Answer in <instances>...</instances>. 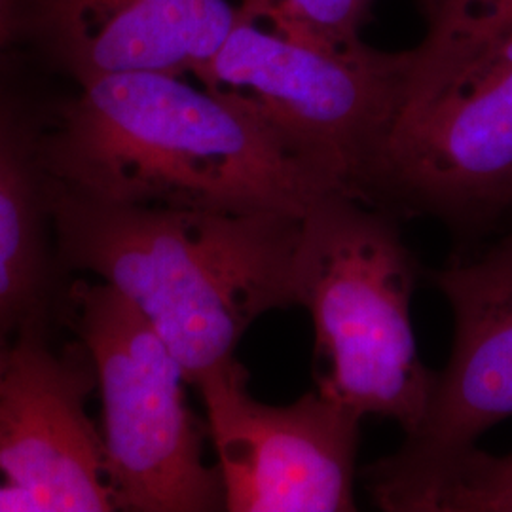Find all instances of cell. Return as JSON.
Listing matches in <instances>:
<instances>
[{
	"label": "cell",
	"instance_id": "5",
	"mask_svg": "<svg viewBox=\"0 0 512 512\" xmlns=\"http://www.w3.org/2000/svg\"><path fill=\"white\" fill-rule=\"evenodd\" d=\"M67 308L92 357L116 511H226L219 467L203 458V427L186 403L183 366L126 296L74 281Z\"/></svg>",
	"mask_w": 512,
	"mask_h": 512
},
{
	"label": "cell",
	"instance_id": "3",
	"mask_svg": "<svg viewBox=\"0 0 512 512\" xmlns=\"http://www.w3.org/2000/svg\"><path fill=\"white\" fill-rule=\"evenodd\" d=\"M420 262L397 219L336 190L302 217L298 308L315 330L317 391L361 418L423 425L437 372L421 363L412 325Z\"/></svg>",
	"mask_w": 512,
	"mask_h": 512
},
{
	"label": "cell",
	"instance_id": "7",
	"mask_svg": "<svg viewBox=\"0 0 512 512\" xmlns=\"http://www.w3.org/2000/svg\"><path fill=\"white\" fill-rule=\"evenodd\" d=\"M219 458L228 512H353L361 416L317 389L260 403L236 355L194 382Z\"/></svg>",
	"mask_w": 512,
	"mask_h": 512
},
{
	"label": "cell",
	"instance_id": "1",
	"mask_svg": "<svg viewBox=\"0 0 512 512\" xmlns=\"http://www.w3.org/2000/svg\"><path fill=\"white\" fill-rule=\"evenodd\" d=\"M42 158L59 188L124 205L304 217L346 192L251 103L175 74L78 84L42 135Z\"/></svg>",
	"mask_w": 512,
	"mask_h": 512
},
{
	"label": "cell",
	"instance_id": "8",
	"mask_svg": "<svg viewBox=\"0 0 512 512\" xmlns=\"http://www.w3.org/2000/svg\"><path fill=\"white\" fill-rule=\"evenodd\" d=\"M48 327L27 323L0 368V478L35 512L116 511L103 433L86 414L92 357L82 340L55 349Z\"/></svg>",
	"mask_w": 512,
	"mask_h": 512
},
{
	"label": "cell",
	"instance_id": "9",
	"mask_svg": "<svg viewBox=\"0 0 512 512\" xmlns=\"http://www.w3.org/2000/svg\"><path fill=\"white\" fill-rule=\"evenodd\" d=\"M429 279L450 304L454 346L420 431L404 442L458 450L512 416V215L488 238L452 251Z\"/></svg>",
	"mask_w": 512,
	"mask_h": 512
},
{
	"label": "cell",
	"instance_id": "6",
	"mask_svg": "<svg viewBox=\"0 0 512 512\" xmlns=\"http://www.w3.org/2000/svg\"><path fill=\"white\" fill-rule=\"evenodd\" d=\"M408 65L410 50L382 52L363 40L325 46L238 16L194 76L251 103L357 198L395 120Z\"/></svg>",
	"mask_w": 512,
	"mask_h": 512
},
{
	"label": "cell",
	"instance_id": "11",
	"mask_svg": "<svg viewBox=\"0 0 512 512\" xmlns=\"http://www.w3.org/2000/svg\"><path fill=\"white\" fill-rule=\"evenodd\" d=\"M42 135L0 99V368L19 330L65 308L69 274L57 255L55 184Z\"/></svg>",
	"mask_w": 512,
	"mask_h": 512
},
{
	"label": "cell",
	"instance_id": "13",
	"mask_svg": "<svg viewBox=\"0 0 512 512\" xmlns=\"http://www.w3.org/2000/svg\"><path fill=\"white\" fill-rule=\"evenodd\" d=\"M376 0H241L239 18L285 37L325 46H353Z\"/></svg>",
	"mask_w": 512,
	"mask_h": 512
},
{
	"label": "cell",
	"instance_id": "2",
	"mask_svg": "<svg viewBox=\"0 0 512 512\" xmlns=\"http://www.w3.org/2000/svg\"><path fill=\"white\" fill-rule=\"evenodd\" d=\"M54 230L63 268L126 296L190 385L232 357L256 319L298 308L296 215L124 205L55 184Z\"/></svg>",
	"mask_w": 512,
	"mask_h": 512
},
{
	"label": "cell",
	"instance_id": "12",
	"mask_svg": "<svg viewBox=\"0 0 512 512\" xmlns=\"http://www.w3.org/2000/svg\"><path fill=\"white\" fill-rule=\"evenodd\" d=\"M370 499L387 512H512V454L497 458L475 444L421 450L403 444L363 469Z\"/></svg>",
	"mask_w": 512,
	"mask_h": 512
},
{
	"label": "cell",
	"instance_id": "4",
	"mask_svg": "<svg viewBox=\"0 0 512 512\" xmlns=\"http://www.w3.org/2000/svg\"><path fill=\"white\" fill-rule=\"evenodd\" d=\"M357 198L435 220L461 251L512 215V33L410 50L395 120Z\"/></svg>",
	"mask_w": 512,
	"mask_h": 512
},
{
	"label": "cell",
	"instance_id": "10",
	"mask_svg": "<svg viewBox=\"0 0 512 512\" xmlns=\"http://www.w3.org/2000/svg\"><path fill=\"white\" fill-rule=\"evenodd\" d=\"M38 25L78 84L128 73H198L230 35L228 0H37Z\"/></svg>",
	"mask_w": 512,
	"mask_h": 512
},
{
	"label": "cell",
	"instance_id": "14",
	"mask_svg": "<svg viewBox=\"0 0 512 512\" xmlns=\"http://www.w3.org/2000/svg\"><path fill=\"white\" fill-rule=\"evenodd\" d=\"M425 37L418 46L437 50L512 33V0H418Z\"/></svg>",
	"mask_w": 512,
	"mask_h": 512
},
{
	"label": "cell",
	"instance_id": "15",
	"mask_svg": "<svg viewBox=\"0 0 512 512\" xmlns=\"http://www.w3.org/2000/svg\"><path fill=\"white\" fill-rule=\"evenodd\" d=\"M0 512H35L31 501L0 478Z\"/></svg>",
	"mask_w": 512,
	"mask_h": 512
},
{
	"label": "cell",
	"instance_id": "16",
	"mask_svg": "<svg viewBox=\"0 0 512 512\" xmlns=\"http://www.w3.org/2000/svg\"><path fill=\"white\" fill-rule=\"evenodd\" d=\"M14 0H0V50L12 37L14 31Z\"/></svg>",
	"mask_w": 512,
	"mask_h": 512
}]
</instances>
